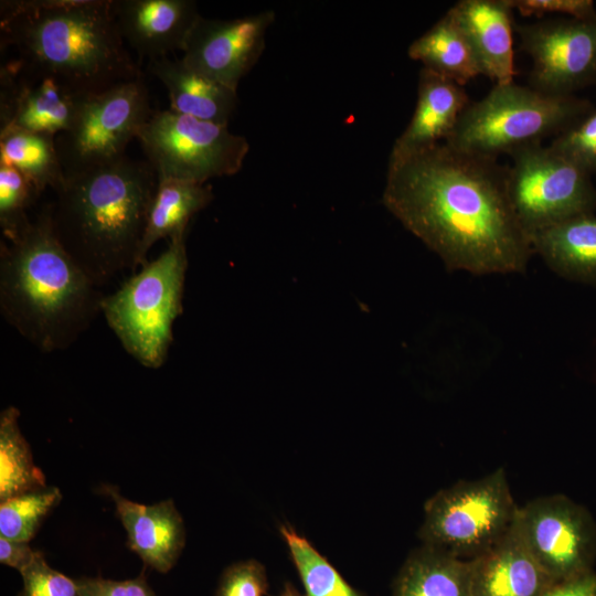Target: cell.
Segmentation results:
<instances>
[{"instance_id":"4fadbf2b","label":"cell","mask_w":596,"mask_h":596,"mask_svg":"<svg viewBox=\"0 0 596 596\" xmlns=\"http://www.w3.org/2000/svg\"><path fill=\"white\" fill-rule=\"evenodd\" d=\"M274 20L272 10L232 20L200 15L187 38L181 60L204 76L237 91L241 79L260 58Z\"/></svg>"},{"instance_id":"8992f818","label":"cell","mask_w":596,"mask_h":596,"mask_svg":"<svg viewBox=\"0 0 596 596\" xmlns=\"http://www.w3.org/2000/svg\"><path fill=\"white\" fill-rule=\"evenodd\" d=\"M593 109L588 99L574 95L545 94L514 82L494 85L468 104L445 143L497 159L556 137Z\"/></svg>"},{"instance_id":"9c48e42d","label":"cell","mask_w":596,"mask_h":596,"mask_svg":"<svg viewBox=\"0 0 596 596\" xmlns=\"http://www.w3.org/2000/svg\"><path fill=\"white\" fill-rule=\"evenodd\" d=\"M510 157L508 194L529 238L545 227L595 210L596 189L590 174L550 146L531 145Z\"/></svg>"},{"instance_id":"4316f807","label":"cell","mask_w":596,"mask_h":596,"mask_svg":"<svg viewBox=\"0 0 596 596\" xmlns=\"http://www.w3.org/2000/svg\"><path fill=\"white\" fill-rule=\"evenodd\" d=\"M279 531L305 587V596H364L292 526L283 524Z\"/></svg>"},{"instance_id":"484cf974","label":"cell","mask_w":596,"mask_h":596,"mask_svg":"<svg viewBox=\"0 0 596 596\" xmlns=\"http://www.w3.org/2000/svg\"><path fill=\"white\" fill-rule=\"evenodd\" d=\"M19 416L14 406L0 414V501L47 486L20 430Z\"/></svg>"},{"instance_id":"8d00e7d4","label":"cell","mask_w":596,"mask_h":596,"mask_svg":"<svg viewBox=\"0 0 596 596\" xmlns=\"http://www.w3.org/2000/svg\"><path fill=\"white\" fill-rule=\"evenodd\" d=\"M279 596H304V595L299 590H297L290 582H287L285 583L284 588Z\"/></svg>"},{"instance_id":"d6a6232c","label":"cell","mask_w":596,"mask_h":596,"mask_svg":"<svg viewBox=\"0 0 596 596\" xmlns=\"http://www.w3.org/2000/svg\"><path fill=\"white\" fill-rule=\"evenodd\" d=\"M513 10L523 17H542L546 13H562L570 18L596 19L592 0H509Z\"/></svg>"},{"instance_id":"4dcf8cb0","label":"cell","mask_w":596,"mask_h":596,"mask_svg":"<svg viewBox=\"0 0 596 596\" xmlns=\"http://www.w3.org/2000/svg\"><path fill=\"white\" fill-rule=\"evenodd\" d=\"M21 573L19 596H78L76 581L52 568L42 552Z\"/></svg>"},{"instance_id":"2e32d148","label":"cell","mask_w":596,"mask_h":596,"mask_svg":"<svg viewBox=\"0 0 596 596\" xmlns=\"http://www.w3.org/2000/svg\"><path fill=\"white\" fill-rule=\"evenodd\" d=\"M115 502L116 512L127 532V545L146 566L168 573L185 544V529L172 499L140 504L124 498L116 488L104 487Z\"/></svg>"},{"instance_id":"d590c367","label":"cell","mask_w":596,"mask_h":596,"mask_svg":"<svg viewBox=\"0 0 596 596\" xmlns=\"http://www.w3.org/2000/svg\"><path fill=\"white\" fill-rule=\"evenodd\" d=\"M40 551L33 550L29 542L14 541L0 536V562L22 572Z\"/></svg>"},{"instance_id":"f546056e","label":"cell","mask_w":596,"mask_h":596,"mask_svg":"<svg viewBox=\"0 0 596 596\" xmlns=\"http://www.w3.org/2000/svg\"><path fill=\"white\" fill-rule=\"evenodd\" d=\"M549 146L588 174L596 173V108L554 137Z\"/></svg>"},{"instance_id":"5b68a950","label":"cell","mask_w":596,"mask_h":596,"mask_svg":"<svg viewBox=\"0 0 596 596\" xmlns=\"http://www.w3.org/2000/svg\"><path fill=\"white\" fill-rule=\"evenodd\" d=\"M185 235L170 238L166 251L102 300L108 327L125 351L148 369H159L167 361L173 324L183 311Z\"/></svg>"},{"instance_id":"836d02e7","label":"cell","mask_w":596,"mask_h":596,"mask_svg":"<svg viewBox=\"0 0 596 596\" xmlns=\"http://www.w3.org/2000/svg\"><path fill=\"white\" fill-rule=\"evenodd\" d=\"M78 596H157L145 574L125 581L103 577H81L76 579Z\"/></svg>"},{"instance_id":"e575fe53","label":"cell","mask_w":596,"mask_h":596,"mask_svg":"<svg viewBox=\"0 0 596 596\" xmlns=\"http://www.w3.org/2000/svg\"><path fill=\"white\" fill-rule=\"evenodd\" d=\"M541 596H596V573L589 571L568 579L554 582Z\"/></svg>"},{"instance_id":"7c38bea8","label":"cell","mask_w":596,"mask_h":596,"mask_svg":"<svg viewBox=\"0 0 596 596\" xmlns=\"http://www.w3.org/2000/svg\"><path fill=\"white\" fill-rule=\"evenodd\" d=\"M514 31L532 60L530 87L551 95H573L596 81V19L514 23Z\"/></svg>"},{"instance_id":"7a4b0ae2","label":"cell","mask_w":596,"mask_h":596,"mask_svg":"<svg viewBox=\"0 0 596 596\" xmlns=\"http://www.w3.org/2000/svg\"><path fill=\"white\" fill-rule=\"evenodd\" d=\"M1 51L21 74L50 77L86 96L141 76L117 25L111 0H4Z\"/></svg>"},{"instance_id":"d6986e66","label":"cell","mask_w":596,"mask_h":596,"mask_svg":"<svg viewBox=\"0 0 596 596\" xmlns=\"http://www.w3.org/2000/svg\"><path fill=\"white\" fill-rule=\"evenodd\" d=\"M472 596H541L554 583L528 550L517 524L470 561Z\"/></svg>"},{"instance_id":"5bb4252c","label":"cell","mask_w":596,"mask_h":596,"mask_svg":"<svg viewBox=\"0 0 596 596\" xmlns=\"http://www.w3.org/2000/svg\"><path fill=\"white\" fill-rule=\"evenodd\" d=\"M83 96L50 77L28 76L8 63L0 67V130L7 128L56 137L68 130Z\"/></svg>"},{"instance_id":"d4e9b609","label":"cell","mask_w":596,"mask_h":596,"mask_svg":"<svg viewBox=\"0 0 596 596\" xmlns=\"http://www.w3.org/2000/svg\"><path fill=\"white\" fill-rule=\"evenodd\" d=\"M0 164L21 172L40 194L53 191L64 179L55 137L22 129L0 130Z\"/></svg>"},{"instance_id":"e0dca14e","label":"cell","mask_w":596,"mask_h":596,"mask_svg":"<svg viewBox=\"0 0 596 596\" xmlns=\"http://www.w3.org/2000/svg\"><path fill=\"white\" fill-rule=\"evenodd\" d=\"M512 11L509 0H460L447 11L467 38L482 75L496 85L513 82Z\"/></svg>"},{"instance_id":"603a6c76","label":"cell","mask_w":596,"mask_h":596,"mask_svg":"<svg viewBox=\"0 0 596 596\" xmlns=\"http://www.w3.org/2000/svg\"><path fill=\"white\" fill-rule=\"evenodd\" d=\"M211 185L178 180H158L145 234L139 265L147 262L150 248L162 238L187 234L191 219L213 200Z\"/></svg>"},{"instance_id":"6da1fadb","label":"cell","mask_w":596,"mask_h":596,"mask_svg":"<svg viewBox=\"0 0 596 596\" xmlns=\"http://www.w3.org/2000/svg\"><path fill=\"white\" fill-rule=\"evenodd\" d=\"M508 166L445 142L389 159L384 206L449 270L522 273L533 253L512 209Z\"/></svg>"},{"instance_id":"7402d4cb","label":"cell","mask_w":596,"mask_h":596,"mask_svg":"<svg viewBox=\"0 0 596 596\" xmlns=\"http://www.w3.org/2000/svg\"><path fill=\"white\" fill-rule=\"evenodd\" d=\"M393 596H472L470 561L422 544L401 566Z\"/></svg>"},{"instance_id":"3957f363","label":"cell","mask_w":596,"mask_h":596,"mask_svg":"<svg viewBox=\"0 0 596 596\" xmlns=\"http://www.w3.org/2000/svg\"><path fill=\"white\" fill-rule=\"evenodd\" d=\"M158 177L149 162L127 156L65 174L50 204L54 234L98 286L136 272Z\"/></svg>"},{"instance_id":"1f68e13d","label":"cell","mask_w":596,"mask_h":596,"mask_svg":"<svg viewBox=\"0 0 596 596\" xmlns=\"http://www.w3.org/2000/svg\"><path fill=\"white\" fill-rule=\"evenodd\" d=\"M267 588L265 566L249 558L233 563L223 571L215 596H264Z\"/></svg>"},{"instance_id":"83f0119b","label":"cell","mask_w":596,"mask_h":596,"mask_svg":"<svg viewBox=\"0 0 596 596\" xmlns=\"http://www.w3.org/2000/svg\"><path fill=\"white\" fill-rule=\"evenodd\" d=\"M61 500L60 489L46 486L0 501V536L30 542Z\"/></svg>"},{"instance_id":"44dd1931","label":"cell","mask_w":596,"mask_h":596,"mask_svg":"<svg viewBox=\"0 0 596 596\" xmlns=\"http://www.w3.org/2000/svg\"><path fill=\"white\" fill-rule=\"evenodd\" d=\"M533 253L558 275L596 281V215L582 214L530 236Z\"/></svg>"},{"instance_id":"ba28073f","label":"cell","mask_w":596,"mask_h":596,"mask_svg":"<svg viewBox=\"0 0 596 596\" xmlns=\"http://www.w3.org/2000/svg\"><path fill=\"white\" fill-rule=\"evenodd\" d=\"M136 139L158 180L199 184L237 173L249 151L245 137L232 134L227 126L171 109L153 111Z\"/></svg>"},{"instance_id":"f1b7e54d","label":"cell","mask_w":596,"mask_h":596,"mask_svg":"<svg viewBox=\"0 0 596 596\" xmlns=\"http://www.w3.org/2000/svg\"><path fill=\"white\" fill-rule=\"evenodd\" d=\"M41 194L17 169L0 164V228L7 242L19 237L31 224L28 209Z\"/></svg>"},{"instance_id":"8fae6325","label":"cell","mask_w":596,"mask_h":596,"mask_svg":"<svg viewBox=\"0 0 596 596\" xmlns=\"http://www.w3.org/2000/svg\"><path fill=\"white\" fill-rule=\"evenodd\" d=\"M517 524L528 550L553 582L593 571L596 524L583 505L564 494L543 496L519 508Z\"/></svg>"},{"instance_id":"cb8c5ba5","label":"cell","mask_w":596,"mask_h":596,"mask_svg":"<svg viewBox=\"0 0 596 596\" xmlns=\"http://www.w3.org/2000/svg\"><path fill=\"white\" fill-rule=\"evenodd\" d=\"M407 54L423 68L462 86L482 75L467 38L448 12L411 43Z\"/></svg>"},{"instance_id":"30bf717a","label":"cell","mask_w":596,"mask_h":596,"mask_svg":"<svg viewBox=\"0 0 596 596\" xmlns=\"http://www.w3.org/2000/svg\"><path fill=\"white\" fill-rule=\"evenodd\" d=\"M152 113L142 75L83 96L68 130L55 137L64 175L125 157Z\"/></svg>"},{"instance_id":"277c9868","label":"cell","mask_w":596,"mask_h":596,"mask_svg":"<svg viewBox=\"0 0 596 596\" xmlns=\"http://www.w3.org/2000/svg\"><path fill=\"white\" fill-rule=\"evenodd\" d=\"M100 288L57 241L50 204L0 244V312L39 351L70 348L100 312Z\"/></svg>"},{"instance_id":"9a60e30c","label":"cell","mask_w":596,"mask_h":596,"mask_svg":"<svg viewBox=\"0 0 596 596\" xmlns=\"http://www.w3.org/2000/svg\"><path fill=\"white\" fill-rule=\"evenodd\" d=\"M125 40L149 61L182 51L198 18L192 0H111Z\"/></svg>"},{"instance_id":"ac0fdd59","label":"cell","mask_w":596,"mask_h":596,"mask_svg":"<svg viewBox=\"0 0 596 596\" xmlns=\"http://www.w3.org/2000/svg\"><path fill=\"white\" fill-rule=\"evenodd\" d=\"M470 103L462 85L421 70L414 114L395 140L389 159H400L445 142Z\"/></svg>"},{"instance_id":"ffe728a7","label":"cell","mask_w":596,"mask_h":596,"mask_svg":"<svg viewBox=\"0 0 596 596\" xmlns=\"http://www.w3.org/2000/svg\"><path fill=\"white\" fill-rule=\"evenodd\" d=\"M149 71L167 88L171 110L227 126L238 103L237 91L169 56L149 61Z\"/></svg>"},{"instance_id":"52a82bcc","label":"cell","mask_w":596,"mask_h":596,"mask_svg":"<svg viewBox=\"0 0 596 596\" xmlns=\"http://www.w3.org/2000/svg\"><path fill=\"white\" fill-rule=\"evenodd\" d=\"M515 504L504 468L477 480H460L433 494L418 531L423 545L462 561H473L513 525Z\"/></svg>"}]
</instances>
